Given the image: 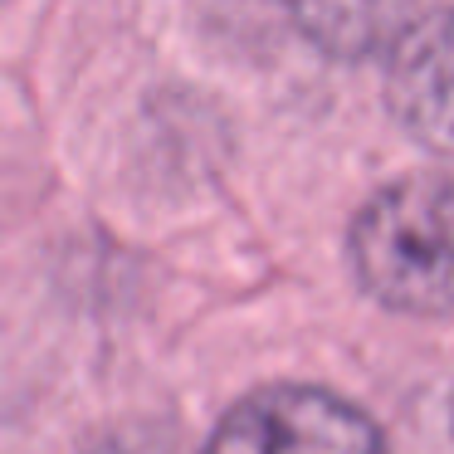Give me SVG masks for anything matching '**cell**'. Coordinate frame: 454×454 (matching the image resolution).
I'll return each instance as SVG.
<instances>
[{"label":"cell","mask_w":454,"mask_h":454,"mask_svg":"<svg viewBox=\"0 0 454 454\" xmlns=\"http://www.w3.org/2000/svg\"><path fill=\"white\" fill-rule=\"evenodd\" d=\"M347 259L381 308L454 317V171H415L381 186L347 230Z\"/></svg>","instance_id":"6da1fadb"},{"label":"cell","mask_w":454,"mask_h":454,"mask_svg":"<svg viewBox=\"0 0 454 454\" xmlns=\"http://www.w3.org/2000/svg\"><path fill=\"white\" fill-rule=\"evenodd\" d=\"M206 454H386L366 411L323 386H264L220 415Z\"/></svg>","instance_id":"7a4b0ae2"},{"label":"cell","mask_w":454,"mask_h":454,"mask_svg":"<svg viewBox=\"0 0 454 454\" xmlns=\"http://www.w3.org/2000/svg\"><path fill=\"white\" fill-rule=\"evenodd\" d=\"M386 103L415 142L454 157V5L415 15L391 44Z\"/></svg>","instance_id":"3957f363"},{"label":"cell","mask_w":454,"mask_h":454,"mask_svg":"<svg viewBox=\"0 0 454 454\" xmlns=\"http://www.w3.org/2000/svg\"><path fill=\"white\" fill-rule=\"evenodd\" d=\"M294 25L333 59L391 50L415 20V0H288Z\"/></svg>","instance_id":"277c9868"}]
</instances>
